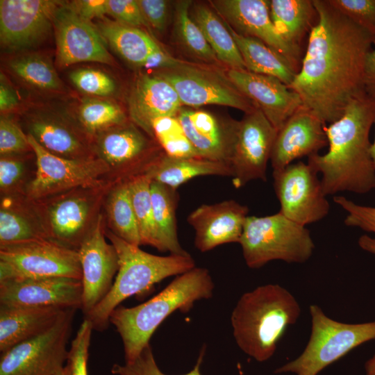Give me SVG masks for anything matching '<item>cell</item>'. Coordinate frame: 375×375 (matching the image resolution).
I'll return each instance as SVG.
<instances>
[{"label":"cell","instance_id":"cell-1","mask_svg":"<svg viewBox=\"0 0 375 375\" xmlns=\"http://www.w3.org/2000/svg\"><path fill=\"white\" fill-rule=\"evenodd\" d=\"M317 20L289 88L324 123L338 119L364 90L365 65L374 42L328 0H313Z\"/></svg>","mask_w":375,"mask_h":375},{"label":"cell","instance_id":"cell-2","mask_svg":"<svg viewBox=\"0 0 375 375\" xmlns=\"http://www.w3.org/2000/svg\"><path fill=\"white\" fill-rule=\"evenodd\" d=\"M375 120V99L365 92L355 98L336 121L325 126L328 151L308 157L319 174L326 196L341 192L366 194L375 189L369 132Z\"/></svg>","mask_w":375,"mask_h":375},{"label":"cell","instance_id":"cell-3","mask_svg":"<svg viewBox=\"0 0 375 375\" xmlns=\"http://www.w3.org/2000/svg\"><path fill=\"white\" fill-rule=\"evenodd\" d=\"M214 283L209 271L193 269L176 276L158 294L140 305L119 306L111 313L110 323L115 326L124 346L125 362H132L149 344L160 324L172 312L189 311L194 303L210 299Z\"/></svg>","mask_w":375,"mask_h":375},{"label":"cell","instance_id":"cell-4","mask_svg":"<svg viewBox=\"0 0 375 375\" xmlns=\"http://www.w3.org/2000/svg\"><path fill=\"white\" fill-rule=\"evenodd\" d=\"M296 298L278 284H267L244 293L233 308L231 322L240 349L258 362L275 353L286 329L301 315Z\"/></svg>","mask_w":375,"mask_h":375},{"label":"cell","instance_id":"cell-5","mask_svg":"<svg viewBox=\"0 0 375 375\" xmlns=\"http://www.w3.org/2000/svg\"><path fill=\"white\" fill-rule=\"evenodd\" d=\"M105 235L117 251L119 269L106 296L84 315L93 329L99 331L107 328L111 313L123 301L148 290L166 278L181 275L195 267L189 253L156 256L122 240L106 227Z\"/></svg>","mask_w":375,"mask_h":375},{"label":"cell","instance_id":"cell-6","mask_svg":"<svg viewBox=\"0 0 375 375\" xmlns=\"http://www.w3.org/2000/svg\"><path fill=\"white\" fill-rule=\"evenodd\" d=\"M114 183L105 181L31 199L47 238L78 251L103 212Z\"/></svg>","mask_w":375,"mask_h":375},{"label":"cell","instance_id":"cell-7","mask_svg":"<svg viewBox=\"0 0 375 375\" xmlns=\"http://www.w3.org/2000/svg\"><path fill=\"white\" fill-rule=\"evenodd\" d=\"M239 244L247 265L252 269L273 260L303 263L315 249L309 230L281 212L264 217L249 215Z\"/></svg>","mask_w":375,"mask_h":375},{"label":"cell","instance_id":"cell-8","mask_svg":"<svg viewBox=\"0 0 375 375\" xmlns=\"http://www.w3.org/2000/svg\"><path fill=\"white\" fill-rule=\"evenodd\" d=\"M311 331L303 351L274 373L317 375L358 346L375 340V321L349 324L328 317L317 305H310Z\"/></svg>","mask_w":375,"mask_h":375},{"label":"cell","instance_id":"cell-9","mask_svg":"<svg viewBox=\"0 0 375 375\" xmlns=\"http://www.w3.org/2000/svg\"><path fill=\"white\" fill-rule=\"evenodd\" d=\"M52 277L81 280L77 250L48 239L0 246V282Z\"/></svg>","mask_w":375,"mask_h":375},{"label":"cell","instance_id":"cell-10","mask_svg":"<svg viewBox=\"0 0 375 375\" xmlns=\"http://www.w3.org/2000/svg\"><path fill=\"white\" fill-rule=\"evenodd\" d=\"M176 92L182 105L199 107L219 105L232 107L245 114L257 107L229 80L224 71L215 67L181 60L169 68L155 71Z\"/></svg>","mask_w":375,"mask_h":375},{"label":"cell","instance_id":"cell-11","mask_svg":"<svg viewBox=\"0 0 375 375\" xmlns=\"http://www.w3.org/2000/svg\"><path fill=\"white\" fill-rule=\"evenodd\" d=\"M76 309L64 311L45 332L1 353L0 375H55L66 365Z\"/></svg>","mask_w":375,"mask_h":375},{"label":"cell","instance_id":"cell-12","mask_svg":"<svg viewBox=\"0 0 375 375\" xmlns=\"http://www.w3.org/2000/svg\"><path fill=\"white\" fill-rule=\"evenodd\" d=\"M97 158L109 168L106 180L117 183L144 174L163 151L132 122L110 128L92 138Z\"/></svg>","mask_w":375,"mask_h":375},{"label":"cell","instance_id":"cell-13","mask_svg":"<svg viewBox=\"0 0 375 375\" xmlns=\"http://www.w3.org/2000/svg\"><path fill=\"white\" fill-rule=\"evenodd\" d=\"M35 157L36 168L24 194L35 200L81 186L101 183L106 180L108 165L99 158L67 159L45 150L27 135Z\"/></svg>","mask_w":375,"mask_h":375},{"label":"cell","instance_id":"cell-14","mask_svg":"<svg viewBox=\"0 0 375 375\" xmlns=\"http://www.w3.org/2000/svg\"><path fill=\"white\" fill-rule=\"evenodd\" d=\"M277 131L263 112L256 108L237 121L230 158L235 188L253 180L267 181V167Z\"/></svg>","mask_w":375,"mask_h":375},{"label":"cell","instance_id":"cell-15","mask_svg":"<svg viewBox=\"0 0 375 375\" xmlns=\"http://www.w3.org/2000/svg\"><path fill=\"white\" fill-rule=\"evenodd\" d=\"M274 187L280 211L288 219L306 226L326 217L329 203L318 174L308 163L299 161L273 172Z\"/></svg>","mask_w":375,"mask_h":375},{"label":"cell","instance_id":"cell-16","mask_svg":"<svg viewBox=\"0 0 375 375\" xmlns=\"http://www.w3.org/2000/svg\"><path fill=\"white\" fill-rule=\"evenodd\" d=\"M54 0H1L0 39L9 50L26 49L43 41L49 33L58 8Z\"/></svg>","mask_w":375,"mask_h":375},{"label":"cell","instance_id":"cell-17","mask_svg":"<svg viewBox=\"0 0 375 375\" xmlns=\"http://www.w3.org/2000/svg\"><path fill=\"white\" fill-rule=\"evenodd\" d=\"M53 28L56 60L62 67L80 62L113 65L115 62L106 47V40L91 21L80 16L69 3L62 2L56 11Z\"/></svg>","mask_w":375,"mask_h":375},{"label":"cell","instance_id":"cell-18","mask_svg":"<svg viewBox=\"0 0 375 375\" xmlns=\"http://www.w3.org/2000/svg\"><path fill=\"white\" fill-rule=\"evenodd\" d=\"M103 212L78 249L82 270L81 310L88 314L108 293L119 269L115 247L106 241Z\"/></svg>","mask_w":375,"mask_h":375},{"label":"cell","instance_id":"cell-19","mask_svg":"<svg viewBox=\"0 0 375 375\" xmlns=\"http://www.w3.org/2000/svg\"><path fill=\"white\" fill-rule=\"evenodd\" d=\"M212 8L235 32L257 38L285 56L299 70L301 48L285 42L276 29L270 16L269 1L215 0Z\"/></svg>","mask_w":375,"mask_h":375},{"label":"cell","instance_id":"cell-20","mask_svg":"<svg viewBox=\"0 0 375 375\" xmlns=\"http://www.w3.org/2000/svg\"><path fill=\"white\" fill-rule=\"evenodd\" d=\"M27 134L45 150L67 159L97 158L92 138L71 117L49 110L30 112L24 118Z\"/></svg>","mask_w":375,"mask_h":375},{"label":"cell","instance_id":"cell-21","mask_svg":"<svg viewBox=\"0 0 375 375\" xmlns=\"http://www.w3.org/2000/svg\"><path fill=\"white\" fill-rule=\"evenodd\" d=\"M81 280L52 277L0 282V305L81 309Z\"/></svg>","mask_w":375,"mask_h":375},{"label":"cell","instance_id":"cell-22","mask_svg":"<svg viewBox=\"0 0 375 375\" xmlns=\"http://www.w3.org/2000/svg\"><path fill=\"white\" fill-rule=\"evenodd\" d=\"M225 74L259 108L278 131L303 105L299 95L278 78L247 69H228Z\"/></svg>","mask_w":375,"mask_h":375},{"label":"cell","instance_id":"cell-23","mask_svg":"<svg viewBox=\"0 0 375 375\" xmlns=\"http://www.w3.org/2000/svg\"><path fill=\"white\" fill-rule=\"evenodd\" d=\"M248 213L247 206L233 199L201 205L187 218L195 231L196 248L206 252L222 244L239 243Z\"/></svg>","mask_w":375,"mask_h":375},{"label":"cell","instance_id":"cell-24","mask_svg":"<svg viewBox=\"0 0 375 375\" xmlns=\"http://www.w3.org/2000/svg\"><path fill=\"white\" fill-rule=\"evenodd\" d=\"M324 123L303 106L277 131L270 162L273 172L279 171L294 160L310 156L328 145Z\"/></svg>","mask_w":375,"mask_h":375},{"label":"cell","instance_id":"cell-25","mask_svg":"<svg viewBox=\"0 0 375 375\" xmlns=\"http://www.w3.org/2000/svg\"><path fill=\"white\" fill-rule=\"evenodd\" d=\"M128 105L131 122L152 138V122L160 117H176L182 103L172 85L153 72L137 77Z\"/></svg>","mask_w":375,"mask_h":375},{"label":"cell","instance_id":"cell-26","mask_svg":"<svg viewBox=\"0 0 375 375\" xmlns=\"http://www.w3.org/2000/svg\"><path fill=\"white\" fill-rule=\"evenodd\" d=\"M176 117L200 158L229 165L237 121L195 109L181 108Z\"/></svg>","mask_w":375,"mask_h":375},{"label":"cell","instance_id":"cell-27","mask_svg":"<svg viewBox=\"0 0 375 375\" xmlns=\"http://www.w3.org/2000/svg\"><path fill=\"white\" fill-rule=\"evenodd\" d=\"M65 310L54 306L0 305L1 353L45 332L56 324Z\"/></svg>","mask_w":375,"mask_h":375},{"label":"cell","instance_id":"cell-28","mask_svg":"<svg viewBox=\"0 0 375 375\" xmlns=\"http://www.w3.org/2000/svg\"><path fill=\"white\" fill-rule=\"evenodd\" d=\"M0 203V246L48 239L25 195L1 196Z\"/></svg>","mask_w":375,"mask_h":375},{"label":"cell","instance_id":"cell-29","mask_svg":"<svg viewBox=\"0 0 375 375\" xmlns=\"http://www.w3.org/2000/svg\"><path fill=\"white\" fill-rule=\"evenodd\" d=\"M151 181L176 189L191 179L203 176L232 177L229 165L202 158H174L162 153L147 172Z\"/></svg>","mask_w":375,"mask_h":375},{"label":"cell","instance_id":"cell-30","mask_svg":"<svg viewBox=\"0 0 375 375\" xmlns=\"http://www.w3.org/2000/svg\"><path fill=\"white\" fill-rule=\"evenodd\" d=\"M225 24L237 44L247 70L274 76L290 86L298 70L285 56L260 40L240 35Z\"/></svg>","mask_w":375,"mask_h":375},{"label":"cell","instance_id":"cell-31","mask_svg":"<svg viewBox=\"0 0 375 375\" xmlns=\"http://www.w3.org/2000/svg\"><path fill=\"white\" fill-rule=\"evenodd\" d=\"M190 16L222 64L228 69H247L228 28L213 9L206 4L196 3L190 8Z\"/></svg>","mask_w":375,"mask_h":375},{"label":"cell","instance_id":"cell-32","mask_svg":"<svg viewBox=\"0 0 375 375\" xmlns=\"http://www.w3.org/2000/svg\"><path fill=\"white\" fill-rule=\"evenodd\" d=\"M269 10L281 38L299 48L304 35H309L317 20L313 0H271Z\"/></svg>","mask_w":375,"mask_h":375},{"label":"cell","instance_id":"cell-33","mask_svg":"<svg viewBox=\"0 0 375 375\" xmlns=\"http://www.w3.org/2000/svg\"><path fill=\"white\" fill-rule=\"evenodd\" d=\"M112 48L128 62L141 67L160 45L140 28L103 18L97 26Z\"/></svg>","mask_w":375,"mask_h":375},{"label":"cell","instance_id":"cell-34","mask_svg":"<svg viewBox=\"0 0 375 375\" xmlns=\"http://www.w3.org/2000/svg\"><path fill=\"white\" fill-rule=\"evenodd\" d=\"M151 196L153 218L159 243L158 251L170 254L187 255L181 246L177 233V190L151 181Z\"/></svg>","mask_w":375,"mask_h":375},{"label":"cell","instance_id":"cell-35","mask_svg":"<svg viewBox=\"0 0 375 375\" xmlns=\"http://www.w3.org/2000/svg\"><path fill=\"white\" fill-rule=\"evenodd\" d=\"M106 227L122 240L136 246L141 241L127 181L114 183L103 203Z\"/></svg>","mask_w":375,"mask_h":375},{"label":"cell","instance_id":"cell-36","mask_svg":"<svg viewBox=\"0 0 375 375\" xmlns=\"http://www.w3.org/2000/svg\"><path fill=\"white\" fill-rule=\"evenodd\" d=\"M72 119L91 138L105 130L128 122L123 109L117 103L98 98L83 99Z\"/></svg>","mask_w":375,"mask_h":375},{"label":"cell","instance_id":"cell-37","mask_svg":"<svg viewBox=\"0 0 375 375\" xmlns=\"http://www.w3.org/2000/svg\"><path fill=\"white\" fill-rule=\"evenodd\" d=\"M10 72L29 87L43 92H60L62 83L48 59L37 53H27L11 59Z\"/></svg>","mask_w":375,"mask_h":375},{"label":"cell","instance_id":"cell-38","mask_svg":"<svg viewBox=\"0 0 375 375\" xmlns=\"http://www.w3.org/2000/svg\"><path fill=\"white\" fill-rule=\"evenodd\" d=\"M191 1H179L175 6V31L181 46L192 56L209 64L222 63L201 28L190 16Z\"/></svg>","mask_w":375,"mask_h":375},{"label":"cell","instance_id":"cell-39","mask_svg":"<svg viewBox=\"0 0 375 375\" xmlns=\"http://www.w3.org/2000/svg\"><path fill=\"white\" fill-rule=\"evenodd\" d=\"M151 178L146 174L128 180L131 202L136 218L141 245L159 249L151 196Z\"/></svg>","mask_w":375,"mask_h":375},{"label":"cell","instance_id":"cell-40","mask_svg":"<svg viewBox=\"0 0 375 375\" xmlns=\"http://www.w3.org/2000/svg\"><path fill=\"white\" fill-rule=\"evenodd\" d=\"M152 138L162 151L174 158H199L176 117H165L151 124ZM200 158V157H199Z\"/></svg>","mask_w":375,"mask_h":375},{"label":"cell","instance_id":"cell-41","mask_svg":"<svg viewBox=\"0 0 375 375\" xmlns=\"http://www.w3.org/2000/svg\"><path fill=\"white\" fill-rule=\"evenodd\" d=\"M22 155L1 156V196L25 195L26 188L33 178L36 167L31 169L27 159Z\"/></svg>","mask_w":375,"mask_h":375},{"label":"cell","instance_id":"cell-42","mask_svg":"<svg viewBox=\"0 0 375 375\" xmlns=\"http://www.w3.org/2000/svg\"><path fill=\"white\" fill-rule=\"evenodd\" d=\"M333 201L347 212L345 225L375 233V207L356 203L344 196H335ZM359 244L362 249L375 253L374 240L363 236Z\"/></svg>","mask_w":375,"mask_h":375},{"label":"cell","instance_id":"cell-43","mask_svg":"<svg viewBox=\"0 0 375 375\" xmlns=\"http://www.w3.org/2000/svg\"><path fill=\"white\" fill-rule=\"evenodd\" d=\"M72 83L81 92L90 95L107 97L112 94L117 88L114 79L99 69L79 68L69 74Z\"/></svg>","mask_w":375,"mask_h":375},{"label":"cell","instance_id":"cell-44","mask_svg":"<svg viewBox=\"0 0 375 375\" xmlns=\"http://www.w3.org/2000/svg\"><path fill=\"white\" fill-rule=\"evenodd\" d=\"M204 353L205 348L201 351L193 369L183 375H201L200 367ZM111 373L115 375H167L158 367L150 344L147 345L132 362H125L124 365L114 364L111 368Z\"/></svg>","mask_w":375,"mask_h":375},{"label":"cell","instance_id":"cell-45","mask_svg":"<svg viewBox=\"0 0 375 375\" xmlns=\"http://www.w3.org/2000/svg\"><path fill=\"white\" fill-rule=\"evenodd\" d=\"M336 9L364 29L375 44V0H328Z\"/></svg>","mask_w":375,"mask_h":375},{"label":"cell","instance_id":"cell-46","mask_svg":"<svg viewBox=\"0 0 375 375\" xmlns=\"http://www.w3.org/2000/svg\"><path fill=\"white\" fill-rule=\"evenodd\" d=\"M92 330L91 322L84 319L71 342L66 363L72 375H88V359Z\"/></svg>","mask_w":375,"mask_h":375},{"label":"cell","instance_id":"cell-47","mask_svg":"<svg viewBox=\"0 0 375 375\" xmlns=\"http://www.w3.org/2000/svg\"><path fill=\"white\" fill-rule=\"evenodd\" d=\"M33 151L28 136L12 119L5 115L0 119V154L18 155Z\"/></svg>","mask_w":375,"mask_h":375},{"label":"cell","instance_id":"cell-48","mask_svg":"<svg viewBox=\"0 0 375 375\" xmlns=\"http://www.w3.org/2000/svg\"><path fill=\"white\" fill-rule=\"evenodd\" d=\"M107 15L115 19V21L139 28L148 26L138 0H108Z\"/></svg>","mask_w":375,"mask_h":375},{"label":"cell","instance_id":"cell-49","mask_svg":"<svg viewBox=\"0 0 375 375\" xmlns=\"http://www.w3.org/2000/svg\"><path fill=\"white\" fill-rule=\"evenodd\" d=\"M138 2L148 25H150L158 31H164L169 19V1L164 0H138Z\"/></svg>","mask_w":375,"mask_h":375},{"label":"cell","instance_id":"cell-50","mask_svg":"<svg viewBox=\"0 0 375 375\" xmlns=\"http://www.w3.org/2000/svg\"><path fill=\"white\" fill-rule=\"evenodd\" d=\"M69 4L80 16L89 21L104 18L107 15L108 0H78Z\"/></svg>","mask_w":375,"mask_h":375},{"label":"cell","instance_id":"cell-51","mask_svg":"<svg viewBox=\"0 0 375 375\" xmlns=\"http://www.w3.org/2000/svg\"><path fill=\"white\" fill-rule=\"evenodd\" d=\"M18 96L3 74L0 77V110L1 115L14 110L19 105Z\"/></svg>","mask_w":375,"mask_h":375},{"label":"cell","instance_id":"cell-52","mask_svg":"<svg viewBox=\"0 0 375 375\" xmlns=\"http://www.w3.org/2000/svg\"><path fill=\"white\" fill-rule=\"evenodd\" d=\"M364 90L367 95L375 99V49H372L366 58Z\"/></svg>","mask_w":375,"mask_h":375},{"label":"cell","instance_id":"cell-53","mask_svg":"<svg viewBox=\"0 0 375 375\" xmlns=\"http://www.w3.org/2000/svg\"><path fill=\"white\" fill-rule=\"evenodd\" d=\"M365 375H375V352L365 363Z\"/></svg>","mask_w":375,"mask_h":375},{"label":"cell","instance_id":"cell-54","mask_svg":"<svg viewBox=\"0 0 375 375\" xmlns=\"http://www.w3.org/2000/svg\"><path fill=\"white\" fill-rule=\"evenodd\" d=\"M55 375H72L69 365L66 363L65 367Z\"/></svg>","mask_w":375,"mask_h":375},{"label":"cell","instance_id":"cell-55","mask_svg":"<svg viewBox=\"0 0 375 375\" xmlns=\"http://www.w3.org/2000/svg\"><path fill=\"white\" fill-rule=\"evenodd\" d=\"M374 124L375 125V120H374ZM370 153H371V156L373 161L374 167L375 168V135H374V141L371 145Z\"/></svg>","mask_w":375,"mask_h":375}]
</instances>
